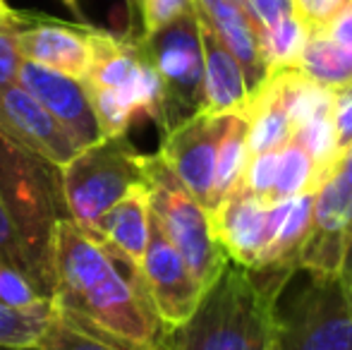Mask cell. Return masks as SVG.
<instances>
[{
    "label": "cell",
    "instance_id": "obj_3",
    "mask_svg": "<svg viewBox=\"0 0 352 350\" xmlns=\"http://www.w3.org/2000/svg\"><path fill=\"white\" fill-rule=\"evenodd\" d=\"M56 166L19 149L0 135V206L19 233L43 298L53 300V235L67 219Z\"/></svg>",
    "mask_w": 352,
    "mask_h": 350
},
{
    "label": "cell",
    "instance_id": "obj_28",
    "mask_svg": "<svg viewBox=\"0 0 352 350\" xmlns=\"http://www.w3.org/2000/svg\"><path fill=\"white\" fill-rule=\"evenodd\" d=\"M142 17V36L158 32L180 14L195 10V0H135Z\"/></svg>",
    "mask_w": 352,
    "mask_h": 350
},
{
    "label": "cell",
    "instance_id": "obj_20",
    "mask_svg": "<svg viewBox=\"0 0 352 350\" xmlns=\"http://www.w3.org/2000/svg\"><path fill=\"white\" fill-rule=\"evenodd\" d=\"M297 70L329 91L352 85V56L324 32H314L307 36L302 56L297 61Z\"/></svg>",
    "mask_w": 352,
    "mask_h": 350
},
{
    "label": "cell",
    "instance_id": "obj_9",
    "mask_svg": "<svg viewBox=\"0 0 352 350\" xmlns=\"http://www.w3.org/2000/svg\"><path fill=\"white\" fill-rule=\"evenodd\" d=\"M140 274L148 300H151L158 319L168 331H175L177 327H182L192 317L201 295H204L201 285L192 276L190 266L185 264L180 252L168 243V238L161 233L153 219L146 250H144V257L140 262Z\"/></svg>",
    "mask_w": 352,
    "mask_h": 350
},
{
    "label": "cell",
    "instance_id": "obj_37",
    "mask_svg": "<svg viewBox=\"0 0 352 350\" xmlns=\"http://www.w3.org/2000/svg\"><path fill=\"white\" fill-rule=\"evenodd\" d=\"M350 5H352V0H350Z\"/></svg>",
    "mask_w": 352,
    "mask_h": 350
},
{
    "label": "cell",
    "instance_id": "obj_32",
    "mask_svg": "<svg viewBox=\"0 0 352 350\" xmlns=\"http://www.w3.org/2000/svg\"><path fill=\"white\" fill-rule=\"evenodd\" d=\"M22 56L17 48V32L0 29V87H10L17 82V70Z\"/></svg>",
    "mask_w": 352,
    "mask_h": 350
},
{
    "label": "cell",
    "instance_id": "obj_18",
    "mask_svg": "<svg viewBox=\"0 0 352 350\" xmlns=\"http://www.w3.org/2000/svg\"><path fill=\"white\" fill-rule=\"evenodd\" d=\"M314 195H302L295 199L276 201L269 211V238L254 271H300V254L309 238Z\"/></svg>",
    "mask_w": 352,
    "mask_h": 350
},
{
    "label": "cell",
    "instance_id": "obj_14",
    "mask_svg": "<svg viewBox=\"0 0 352 350\" xmlns=\"http://www.w3.org/2000/svg\"><path fill=\"white\" fill-rule=\"evenodd\" d=\"M89 32L84 24H63L53 19L34 17L27 27L17 32V48L22 61H32L60 75L82 80L89 72Z\"/></svg>",
    "mask_w": 352,
    "mask_h": 350
},
{
    "label": "cell",
    "instance_id": "obj_4",
    "mask_svg": "<svg viewBox=\"0 0 352 350\" xmlns=\"http://www.w3.org/2000/svg\"><path fill=\"white\" fill-rule=\"evenodd\" d=\"M144 185L148 192L151 219L180 252L201 290H206L230 264L213 238L206 209L185 190L158 154H144Z\"/></svg>",
    "mask_w": 352,
    "mask_h": 350
},
{
    "label": "cell",
    "instance_id": "obj_27",
    "mask_svg": "<svg viewBox=\"0 0 352 350\" xmlns=\"http://www.w3.org/2000/svg\"><path fill=\"white\" fill-rule=\"evenodd\" d=\"M348 5L350 0H292V12L307 34H314L324 32Z\"/></svg>",
    "mask_w": 352,
    "mask_h": 350
},
{
    "label": "cell",
    "instance_id": "obj_21",
    "mask_svg": "<svg viewBox=\"0 0 352 350\" xmlns=\"http://www.w3.org/2000/svg\"><path fill=\"white\" fill-rule=\"evenodd\" d=\"M56 317L53 300L36 307H8L0 305V346L36 348L51 319Z\"/></svg>",
    "mask_w": 352,
    "mask_h": 350
},
{
    "label": "cell",
    "instance_id": "obj_12",
    "mask_svg": "<svg viewBox=\"0 0 352 350\" xmlns=\"http://www.w3.org/2000/svg\"><path fill=\"white\" fill-rule=\"evenodd\" d=\"M17 85L27 89L65 127L79 149L103 142V132L94 113L89 89L82 80L60 75L32 61H22L17 70Z\"/></svg>",
    "mask_w": 352,
    "mask_h": 350
},
{
    "label": "cell",
    "instance_id": "obj_7",
    "mask_svg": "<svg viewBox=\"0 0 352 350\" xmlns=\"http://www.w3.org/2000/svg\"><path fill=\"white\" fill-rule=\"evenodd\" d=\"M271 350H352V300L338 276H309L278 305Z\"/></svg>",
    "mask_w": 352,
    "mask_h": 350
},
{
    "label": "cell",
    "instance_id": "obj_1",
    "mask_svg": "<svg viewBox=\"0 0 352 350\" xmlns=\"http://www.w3.org/2000/svg\"><path fill=\"white\" fill-rule=\"evenodd\" d=\"M53 307L60 319L118 350H168V331L140 266L111 252L70 219L53 235Z\"/></svg>",
    "mask_w": 352,
    "mask_h": 350
},
{
    "label": "cell",
    "instance_id": "obj_24",
    "mask_svg": "<svg viewBox=\"0 0 352 350\" xmlns=\"http://www.w3.org/2000/svg\"><path fill=\"white\" fill-rule=\"evenodd\" d=\"M36 350H118L113 346L96 341V338L87 336L84 331L74 329L72 324H67L65 319L56 317L51 319V324L46 327L43 336L38 338Z\"/></svg>",
    "mask_w": 352,
    "mask_h": 350
},
{
    "label": "cell",
    "instance_id": "obj_5",
    "mask_svg": "<svg viewBox=\"0 0 352 350\" xmlns=\"http://www.w3.org/2000/svg\"><path fill=\"white\" fill-rule=\"evenodd\" d=\"M60 199L67 219L87 230L132 187L144 185V154L127 137L103 140L82 149L58 171Z\"/></svg>",
    "mask_w": 352,
    "mask_h": 350
},
{
    "label": "cell",
    "instance_id": "obj_36",
    "mask_svg": "<svg viewBox=\"0 0 352 350\" xmlns=\"http://www.w3.org/2000/svg\"><path fill=\"white\" fill-rule=\"evenodd\" d=\"M0 350H36V348H3L0 346Z\"/></svg>",
    "mask_w": 352,
    "mask_h": 350
},
{
    "label": "cell",
    "instance_id": "obj_23",
    "mask_svg": "<svg viewBox=\"0 0 352 350\" xmlns=\"http://www.w3.org/2000/svg\"><path fill=\"white\" fill-rule=\"evenodd\" d=\"M307 29L297 22L295 14L285 17L276 27L261 32V56H264L266 70H280V67H297L302 48L307 43Z\"/></svg>",
    "mask_w": 352,
    "mask_h": 350
},
{
    "label": "cell",
    "instance_id": "obj_33",
    "mask_svg": "<svg viewBox=\"0 0 352 350\" xmlns=\"http://www.w3.org/2000/svg\"><path fill=\"white\" fill-rule=\"evenodd\" d=\"M324 34L329 39H333L343 51H348L352 56V5H348V8L324 29Z\"/></svg>",
    "mask_w": 352,
    "mask_h": 350
},
{
    "label": "cell",
    "instance_id": "obj_34",
    "mask_svg": "<svg viewBox=\"0 0 352 350\" xmlns=\"http://www.w3.org/2000/svg\"><path fill=\"white\" fill-rule=\"evenodd\" d=\"M338 281L345 293H348V298L352 300V240H350L348 250H345L343 264H340V271H338Z\"/></svg>",
    "mask_w": 352,
    "mask_h": 350
},
{
    "label": "cell",
    "instance_id": "obj_11",
    "mask_svg": "<svg viewBox=\"0 0 352 350\" xmlns=\"http://www.w3.org/2000/svg\"><path fill=\"white\" fill-rule=\"evenodd\" d=\"M0 135L56 168L82 151L65 127L17 82L0 87Z\"/></svg>",
    "mask_w": 352,
    "mask_h": 350
},
{
    "label": "cell",
    "instance_id": "obj_8",
    "mask_svg": "<svg viewBox=\"0 0 352 350\" xmlns=\"http://www.w3.org/2000/svg\"><path fill=\"white\" fill-rule=\"evenodd\" d=\"M352 240V149L338 159L329 180L316 190L311 228L300 254V271L338 276Z\"/></svg>",
    "mask_w": 352,
    "mask_h": 350
},
{
    "label": "cell",
    "instance_id": "obj_6",
    "mask_svg": "<svg viewBox=\"0 0 352 350\" xmlns=\"http://www.w3.org/2000/svg\"><path fill=\"white\" fill-rule=\"evenodd\" d=\"M140 43L163 89L161 130L168 132L204 111V58L195 10L148 36H140Z\"/></svg>",
    "mask_w": 352,
    "mask_h": 350
},
{
    "label": "cell",
    "instance_id": "obj_38",
    "mask_svg": "<svg viewBox=\"0 0 352 350\" xmlns=\"http://www.w3.org/2000/svg\"><path fill=\"white\" fill-rule=\"evenodd\" d=\"M271 348H274V346H271Z\"/></svg>",
    "mask_w": 352,
    "mask_h": 350
},
{
    "label": "cell",
    "instance_id": "obj_16",
    "mask_svg": "<svg viewBox=\"0 0 352 350\" xmlns=\"http://www.w3.org/2000/svg\"><path fill=\"white\" fill-rule=\"evenodd\" d=\"M197 19H199V41L201 58H204V111L216 116H228V113L245 116L250 103L245 72L230 48L223 43V39L199 14Z\"/></svg>",
    "mask_w": 352,
    "mask_h": 350
},
{
    "label": "cell",
    "instance_id": "obj_17",
    "mask_svg": "<svg viewBox=\"0 0 352 350\" xmlns=\"http://www.w3.org/2000/svg\"><path fill=\"white\" fill-rule=\"evenodd\" d=\"M148 230H151L148 192L146 185H137L84 233L106 250L140 266L148 243Z\"/></svg>",
    "mask_w": 352,
    "mask_h": 350
},
{
    "label": "cell",
    "instance_id": "obj_13",
    "mask_svg": "<svg viewBox=\"0 0 352 350\" xmlns=\"http://www.w3.org/2000/svg\"><path fill=\"white\" fill-rule=\"evenodd\" d=\"M269 211L271 204L252 197L242 187L216 206L209 216L211 230L228 262L252 271L259 266L269 238Z\"/></svg>",
    "mask_w": 352,
    "mask_h": 350
},
{
    "label": "cell",
    "instance_id": "obj_35",
    "mask_svg": "<svg viewBox=\"0 0 352 350\" xmlns=\"http://www.w3.org/2000/svg\"><path fill=\"white\" fill-rule=\"evenodd\" d=\"M63 5H65V8L70 10L72 14H77V17L82 14V10H79V3H77V0H63Z\"/></svg>",
    "mask_w": 352,
    "mask_h": 350
},
{
    "label": "cell",
    "instance_id": "obj_22",
    "mask_svg": "<svg viewBox=\"0 0 352 350\" xmlns=\"http://www.w3.org/2000/svg\"><path fill=\"white\" fill-rule=\"evenodd\" d=\"M302 195H316V177L309 154L305 146L292 137L280 149L278 171H276L274 192H271V204L285 199H295Z\"/></svg>",
    "mask_w": 352,
    "mask_h": 350
},
{
    "label": "cell",
    "instance_id": "obj_29",
    "mask_svg": "<svg viewBox=\"0 0 352 350\" xmlns=\"http://www.w3.org/2000/svg\"><path fill=\"white\" fill-rule=\"evenodd\" d=\"M0 262L17 269L19 274H24L34 283V271L29 264V257L24 252V245L19 240V233L14 228V223L10 221V216L5 214V209L0 206ZM36 288V283H34Z\"/></svg>",
    "mask_w": 352,
    "mask_h": 350
},
{
    "label": "cell",
    "instance_id": "obj_26",
    "mask_svg": "<svg viewBox=\"0 0 352 350\" xmlns=\"http://www.w3.org/2000/svg\"><path fill=\"white\" fill-rule=\"evenodd\" d=\"M48 303L34 283L17 269L0 262V305L8 307H36V305Z\"/></svg>",
    "mask_w": 352,
    "mask_h": 350
},
{
    "label": "cell",
    "instance_id": "obj_10",
    "mask_svg": "<svg viewBox=\"0 0 352 350\" xmlns=\"http://www.w3.org/2000/svg\"><path fill=\"white\" fill-rule=\"evenodd\" d=\"M223 125H226V116L201 111L163 132L161 151H158L163 164L204 209H209L216 149Z\"/></svg>",
    "mask_w": 352,
    "mask_h": 350
},
{
    "label": "cell",
    "instance_id": "obj_15",
    "mask_svg": "<svg viewBox=\"0 0 352 350\" xmlns=\"http://www.w3.org/2000/svg\"><path fill=\"white\" fill-rule=\"evenodd\" d=\"M195 10L201 19L223 39L230 53L237 58L250 94L266 80L261 34L245 0H195Z\"/></svg>",
    "mask_w": 352,
    "mask_h": 350
},
{
    "label": "cell",
    "instance_id": "obj_25",
    "mask_svg": "<svg viewBox=\"0 0 352 350\" xmlns=\"http://www.w3.org/2000/svg\"><path fill=\"white\" fill-rule=\"evenodd\" d=\"M278 156L280 151H269V154L250 156V164L245 168L240 187L247 190L252 197L271 204V192H274L276 171H278Z\"/></svg>",
    "mask_w": 352,
    "mask_h": 350
},
{
    "label": "cell",
    "instance_id": "obj_31",
    "mask_svg": "<svg viewBox=\"0 0 352 350\" xmlns=\"http://www.w3.org/2000/svg\"><path fill=\"white\" fill-rule=\"evenodd\" d=\"M247 8H250L252 17H254L259 34L266 29L276 27L285 17H290L292 12V0H245Z\"/></svg>",
    "mask_w": 352,
    "mask_h": 350
},
{
    "label": "cell",
    "instance_id": "obj_30",
    "mask_svg": "<svg viewBox=\"0 0 352 350\" xmlns=\"http://www.w3.org/2000/svg\"><path fill=\"white\" fill-rule=\"evenodd\" d=\"M331 122H333L338 156L352 149V85L331 91Z\"/></svg>",
    "mask_w": 352,
    "mask_h": 350
},
{
    "label": "cell",
    "instance_id": "obj_19",
    "mask_svg": "<svg viewBox=\"0 0 352 350\" xmlns=\"http://www.w3.org/2000/svg\"><path fill=\"white\" fill-rule=\"evenodd\" d=\"M247 132L250 122L240 113H228L226 125H223L221 140L216 149V171H213V187L206 214H213L216 206L226 199L228 195L240 187L245 168L250 164V149H247Z\"/></svg>",
    "mask_w": 352,
    "mask_h": 350
},
{
    "label": "cell",
    "instance_id": "obj_2",
    "mask_svg": "<svg viewBox=\"0 0 352 350\" xmlns=\"http://www.w3.org/2000/svg\"><path fill=\"white\" fill-rule=\"evenodd\" d=\"M292 276L228 264L192 317L170 331L168 350H271L280 295Z\"/></svg>",
    "mask_w": 352,
    "mask_h": 350
}]
</instances>
